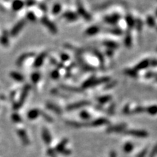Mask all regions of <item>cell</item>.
<instances>
[{
    "label": "cell",
    "mask_w": 157,
    "mask_h": 157,
    "mask_svg": "<svg viewBox=\"0 0 157 157\" xmlns=\"http://www.w3.org/2000/svg\"><path fill=\"white\" fill-rule=\"evenodd\" d=\"M29 90H30V86L29 85L25 86L24 90H23V92H21V94L19 100H18L17 103L14 105L15 109H18L22 106L23 103H24L25 100H26V98L28 96V94H29Z\"/></svg>",
    "instance_id": "1"
},
{
    "label": "cell",
    "mask_w": 157,
    "mask_h": 157,
    "mask_svg": "<svg viewBox=\"0 0 157 157\" xmlns=\"http://www.w3.org/2000/svg\"><path fill=\"white\" fill-rule=\"evenodd\" d=\"M123 133L126 135H132V136L137 137V138H145L148 136V133L144 130H125Z\"/></svg>",
    "instance_id": "2"
},
{
    "label": "cell",
    "mask_w": 157,
    "mask_h": 157,
    "mask_svg": "<svg viewBox=\"0 0 157 157\" xmlns=\"http://www.w3.org/2000/svg\"><path fill=\"white\" fill-rule=\"evenodd\" d=\"M42 23L43 24V25H44V26H46V27L48 28L49 30L52 33L55 34V33L57 32V27H56L55 25L52 22H51V21H49L47 18H46V17L42 18Z\"/></svg>",
    "instance_id": "3"
},
{
    "label": "cell",
    "mask_w": 157,
    "mask_h": 157,
    "mask_svg": "<svg viewBox=\"0 0 157 157\" xmlns=\"http://www.w3.org/2000/svg\"><path fill=\"white\" fill-rule=\"evenodd\" d=\"M25 24H26V21H24V20L19 21V22L16 25H15L14 27L13 28L12 31H11L10 32V35L12 36H15L17 35L18 33L22 30L23 28L24 27Z\"/></svg>",
    "instance_id": "4"
},
{
    "label": "cell",
    "mask_w": 157,
    "mask_h": 157,
    "mask_svg": "<svg viewBox=\"0 0 157 157\" xmlns=\"http://www.w3.org/2000/svg\"><path fill=\"white\" fill-rule=\"evenodd\" d=\"M90 104V102L87 101V100H82V101H79L77 103H74L71 104V105H68L67 106V110L69 111H72L74 109H77L79 108H82V107L86 106V105H88Z\"/></svg>",
    "instance_id": "5"
},
{
    "label": "cell",
    "mask_w": 157,
    "mask_h": 157,
    "mask_svg": "<svg viewBox=\"0 0 157 157\" xmlns=\"http://www.w3.org/2000/svg\"><path fill=\"white\" fill-rule=\"evenodd\" d=\"M125 128H126V125L122 124V125H115V126L109 127L107 130V132L108 133H124Z\"/></svg>",
    "instance_id": "6"
},
{
    "label": "cell",
    "mask_w": 157,
    "mask_h": 157,
    "mask_svg": "<svg viewBox=\"0 0 157 157\" xmlns=\"http://www.w3.org/2000/svg\"><path fill=\"white\" fill-rule=\"evenodd\" d=\"M77 4H78V6H77V9H78V12L79 14L85 18V20H87V21H90L91 20L90 15L85 10L83 5L81 4L80 2H77Z\"/></svg>",
    "instance_id": "7"
},
{
    "label": "cell",
    "mask_w": 157,
    "mask_h": 157,
    "mask_svg": "<svg viewBox=\"0 0 157 157\" xmlns=\"http://www.w3.org/2000/svg\"><path fill=\"white\" fill-rule=\"evenodd\" d=\"M120 19V15L119 14H113L111 15L105 16L104 18V21L109 24H116Z\"/></svg>",
    "instance_id": "8"
},
{
    "label": "cell",
    "mask_w": 157,
    "mask_h": 157,
    "mask_svg": "<svg viewBox=\"0 0 157 157\" xmlns=\"http://www.w3.org/2000/svg\"><path fill=\"white\" fill-rule=\"evenodd\" d=\"M46 56H47V53H46V52H42V53H41L39 55H38L35 59V61H34V67L39 68L42 66Z\"/></svg>",
    "instance_id": "9"
},
{
    "label": "cell",
    "mask_w": 157,
    "mask_h": 157,
    "mask_svg": "<svg viewBox=\"0 0 157 157\" xmlns=\"http://www.w3.org/2000/svg\"><path fill=\"white\" fill-rule=\"evenodd\" d=\"M106 124H108V121L106 119L100 118V119H95V121L92 122L91 123L89 124V125H91V126H94V127H97V126H101V125H106Z\"/></svg>",
    "instance_id": "10"
},
{
    "label": "cell",
    "mask_w": 157,
    "mask_h": 157,
    "mask_svg": "<svg viewBox=\"0 0 157 157\" xmlns=\"http://www.w3.org/2000/svg\"><path fill=\"white\" fill-rule=\"evenodd\" d=\"M39 115H41V111H39V109H32L30 111H29L27 116L29 119L34 120L37 118Z\"/></svg>",
    "instance_id": "11"
},
{
    "label": "cell",
    "mask_w": 157,
    "mask_h": 157,
    "mask_svg": "<svg viewBox=\"0 0 157 157\" xmlns=\"http://www.w3.org/2000/svg\"><path fill=\"white\" fill-rule=\"evenodd\" d=\"M63 16L64 18H66V19L68 20L69 21H76V20H77V18H78V16H77V15L76 14V13L71 12V11H67V12H66Z\"/></svg>",
    "instance_id": "12"
},
{
    "label": "cell",
    "mask_w": 157,
    "mask_h": 157,
    "mask_svg": "<svg viewBox=\"0 0 157 157\" xmlns=\"http://www.w3.org/2000/svg\"><path fill=\"white\" fill-rule=\"evenodd\" d=\"M149 65H150V60H144L141 61L139 64H138V65L135 67V69H135V70L138 72V71L142 70V69H145V68L148 67Z\"/></svg>",
    "instance_id": "13"
},
{
    "label": "cell",
    "mask_w": 157,
    "mask_h": 157,
    "mask_svg": "<svg viewBox=\"0 0 157 157\" xmlns=\"http://www.w3.org/2000/svg\"><path fill=\"white\" fill-rule=\"evenodd\" d=\"M18 135H19V137L21 138V139L22 140V141L24 142V143H26V144H28L29 140V138H28L27 134H26V131L24 130H18Z\"/></svg>",
    "instance_id": "14"
},
{
    "label": "cell",
    "mask_w": 157,
    "mask_h": 157,
    "mask_svg": "<svg viewBox=\"0 0 157 157\" xmlns=\"http://www.w3.org/2000/svg\"><path fill=\"white\" fill-rule=\"evenodd\" d=\"M42 138L46 143H49L51 142V135L50 133L47 129H43L42 130Z\"/></svg>",
    "instance_id": "15"
},
{
    "label": "cell",
    "mask_w": 157,
    "mask_h": 157,
    "mask_svg": "<svg viewBox=\"0 0 157 157\" xmlns=\"http://www.w3.org/2000/svg\"><path fill=\"white\" fill-rule=\"evenodd\" d=\"M33 56H34V53H26V54H24L22 55L21 56V57L18 58V60H17V65L18 66H21V64L24 63V61H25L26 60H27L29 57H33Z\"/></svg>",
    "instance_id": "16"
},
{
    "label": "cell",
    "mask_w": 157,
    "mask_h": 157,
    "mask_svg": "<svg viewBox=\"0 0 157 157\" xmlns=\"http://www.w3.org/2000/svg\"><path fill=\"white\" fill-rule=\"evenodd\" d=\"M110 81V79L108 77H103V78L100 79H95L92 82V86L91 87H94V86H96L98 85H100V84L105 83V82H108Z\"/></svg>",
    "instance_id": "17"
},
{
    "label": "cell",
    "mask_w": 157,
    "mask_h": 157,
    "mask_svg": "<svg viewBox=\"0 0 157 157\" xmlns=\"http://www.w3.org/2000/svg\"><path fill=\"white\" fill-rule=\"evenodd\" d=\"M99 31H100V28H99L98 26H92L86 31V34L89 36H92L94 35V34H97Z\"/></svg>",
    "instance_id": "18"
},
{
    "label": "cell",
    "mask_w": 157,
    "mask_h": 157,
    "mask_svg": "<svg viewBox=\"0 0 157 157\" xmlns=\"http://www.w3.org/2000/svg\"><path fill=\"white\" fill-rule=\"evenodd\" d=\"M10 77H12L14 80L18 81V82H22V81L24 80V77H23L21 74H19V73L15 72V71L11 72Z\"/></svg>",
    "instance_id": "19"
},
{
    "label": "cell",
    "mask_w": 157,
    "mask_h": 157,
    "mask_svg": "<svg viewBox=\"0 0 157 157\" xmlns=\"http://www.w3.org/2000/svg\"><path fill=\"white\" fill-rule=\"evenodd\" d=\"M24 6V3L21 1H15L13 3V10L14 11H18L22 9L23 7Z\"/></svg>",
    "instance_id": "20"
},
{
    "label": "cell",
    "mask_w": 157,
    "mask_h": 157,
    "mask_svg": "<svg viewBox=\"0 0 157 157\" xmlns=\"http://www.w3.org/2000/svg\"><path fill=\"white\" fill-rule=\"evenodd\" d=\"M67 143H68L67 139L63 140L62 141H61L60 143H59L58 145L57 146V148H56V150H57V151L58 152H60V153H61V152H62L64 149H65V146H66V145Z\"/></svg>",
    "instance_id": "21"
},
{
    "label": "cell",
    "mask_w": 157,
    "mask_h": 157,
    "mask_svg": "<svg viewBox=\"0 0 157 157\" xmlns=\"http://www.w3.org/2000/svg\"><path fill=\"white\" fill-rule=\"evenodd\" d=\"M145 111L151 115H156L157 114V105H151L145 108Z\"/></svg>",
    "instance_id": "22"
},
{
    "label": "cell",
    "mask_w": 157,
    "mask_h": 157,
    "mask_svg": "<svg viewBox=\"0 0 157 157\" xmlns=\"http://www.w3.org/2000/svg\"><path fill=\"white\" fill-rule=\"evenodd\" d=\"M104 45L106 46V47H108V48L110 49H116V48H118V47H119L118 44H116V42H112V41H108V42H104Z\"/></svg>",
    "instance_id": "23"
},
{
    "label": "cell",
    "mask_w": 157,
    "mask_h": 157,
    "mask_svg": "<svg viewBox=\"0 0 157 157\" xmlns=\"http://www.w3.org/2000/svg\"><path fill=\"white\" fill-rule=\"evenodd\" d=\"M47 107L49 109H50V110H52L54 112H55L56 114H61V110L60 108H59V107L56 106L55 104H52V103H48L47 105Z\"/></svg>",
    "instance_id": "24"
},
{
    "label": "cell",
    "mask_w": 157,
    "mask_h": 157,
    "mask_svg": "<svg viewBox=\"0 0 157 157\" xmlns=\"http://www.w3.org/2000/svg\"><path fill=\"white\" fill-rule=\"evenodd\" d=\"M126 21H127V26H128L130 28V29H131V28H133L134 26V25L135 24V20H134V18L132 17L131 15H127Z\"/></svg>",
    "instance_id": "25"
},
{
    "label": "cell",
    "mask_w": 157,
    "mask_h": 157,
    "mask_svg": "<svg viewBox=\"0 0 157 157\" xmlns=\"http://www.w3.org/2000/svg\"><path fill=\"white\" fill-rule=\"evenodd\" d=\"M111 100V96H110V95H105V96L99 97V98L97 99V101L99 102V103L104 104L106 103L107 102H108L109 100Z\"/></svg>",
    "instance_id": "26"
},
{
    "label": "cell",
    "mask_w": 157,
    "mask_h": 157,
    "mask_svg": "<svg viewBox=\"0 0 157 157\" xmlns=\"http://www.w3.org/2000/svg\"><path fill=\"white\" fill-rule=\"evenodd\" d=\"M95 79V77H90V79H87V80L86 81V82H84L83 85H82V88L86 89V88H88V87H90L91 86H92V82H93V80Z\"/></svg>",
    "instance_id": "27"
},
{
    "label": "cell",
    "mask_w": 157,
    "mask_h": 157,
    "mask_svg": "<svg viewBox=\"0 0 157 157\" xmlns=\"http://www.w3.org/2000/svg\"><path fill=\"white\" fill-rule=\"evenodd\" d=\"M125 73L128 76H130L132 77H135V78H136L138 77V72L135 69H126L125 71Z\"/></svg>",
    "instance_id": "28"
},
{
    "label": "cell",
    "mask_w": 157,
    "mask_h": 157,
    "mask_svg": "<svg viewBox=\"0 0 157 157\" xmlns=\"http://www.w3.org/2000/svg\"><path fill=\"white\" fill-rule=\"evenodd\" d=\"M125 45H126L127 47H131V45H132V37H131V35H130V32L129 33L127 32L126 37H125Z\"/></svg>",
    "instance_id": "29"
},
{
    "label": "cell",
    "mask_w": 157,
    "mask_h": 157,
    "mask_svg": "<svg viewBox=\"0 0 157 157\" xmlns=\"http://www.w3.org/2000/svg\"><path fill=\"white\" fill-rule=\"evenodd\" d=\"M60 10H61L60 4H59V3H57V4H55V5L53 6V7H52V13H53L54 15H57L60 12Z\"/></svg>",
    "instance_id": "30"
},
{
    "label": "cell",
    "mask_w": 157,
    "mask_h": 157,
    "mask_svg": "<svg viewBox=\"0 0 157 157\" xmlns=\"http://www.w3.org/2000/svg\"><path fill=\"white\" fill-rule=\"evenodd\" d=\"M40 79V74L38 72H34V74L31 75V80L34 84H36Z\"/></svg>",
    "instance_id": "31"
},
{
    "label": "cell",
    "mask_w": 157,
    "mask_h": 157,
    "mask_svg": "<svg viewBox=\"0 0 157 157\" xmlns=\"http://www.w3.org/2000/svg\"><path fill=\"white\" fill-rule=\"evenodd\" d=\"M1 43L4 46L8 45V43H9V42H8V35H7V33H5V32L3 34L2 36H1Z\"/></svg>",
    "instance_id": "32"
},
{
    "label": "cell",
    "mask_w": 157,
    "mask_h": 157,
    "mask_svg": "<svg viewBox=\"0 0 157 157\" xmlns=\"http://www.w3.org/2000/svg\"><path fill=\"white\" fill-rule=\"evenodd\" d=\"M133 145L131 143H127L125 146H124V150H125V151L126 153H130V152L133 151Z\"/></svg>",
    "instance_id": "33"
},
{
    "label": "cell",
    "mask_w": 157,
    "mask_h": 157,
    "mask_svg": "<svg viewBox=\"0 0 157 157\" xmlns=\"http://www.w3.org/2000/svg\"><path fill=\"white\" fill-rule=\"evenodd\" d=\"M93 52H94V54H95V55L97 56V57L99 59V60L101 62V63L103 64V62H104V58H103V55L100 53L99 51H97V49H93Z\"/></svg>",
    "instance_id": "34"
},
{
    "label": "cell",
    "mask_w": 157,
    "mask_h": 157,
    "mask_svg": "<svg viewBox=\"0 0 157 157\" xmlns=\"http://www.w3.org/2000/svg\"><path fill=\"white\" fill-rule=\"evenodd\" d=\"M62 88L64 89V90H68V91H71V92H79L81 91L80 89H77L76 87H70V86H66V85H63Z\"/></svg>",
    "instance_id": "35"
},
{
    "label": "cell",
    "mask_w": 157,
    "mask_h": 157,
    "mask_svg": "<svg viewBox=\"0 0 157 157\" xmlns=\"http://www.w3.org/2000/svg\"><path fill=\"white\" fill-rule=\"evenodd\" d=\"M147 24H148L150 27H153L155 26V24H155L154 18L152 17V16H148L147 18Z\"/></svg>",
    "instance_id": "36"
},
{
    "label": "cell",
    "mask_w": 157,
    "mask_h": 157,
    "mask_svg": "<svg viewBox=\"0 0 157 157\" xmlns=\"http://www.w3.org/2000/svg\"><path fill=\"white\" fill-rule=\"evenodd\" d=\"M145 111V108H143L142 106H138L137 108H135L133 111H132V113L133 114H139L143 113V112Z\"/></svg>",
    "instance_id": "37"
},
{
    "label": "cell",
    "mask_w": 157,
    "mask_h": 157,
    "mask_svg": "<svg viewBox=\"0 0 157 157\" xmlns=\"http://www.w3.org/2000/svg\"><path fill=\"white\" fill-rule=\"evenodd\" d=\"M108 32L111 33V34H115V35H121L122 34V31L119 29H112L110 30H108Z\"/></svg>",
    "instance_id": "38"
},
{
    "label": "cell",
    "mask_w": 157,
    "mask_h": 157,
    "mask_svg": "<svg viewBox=\"0 0 157 157\" xmlns=\"http://www.w3.org/2000/svg\"><path fill=\"white\" fill-rule=\"evenodd\" d=\"M26 17H27L28 19H29V21H35L36 18L35 14H34V13H32V12L28 13L27 15H26Z\"/></svg>",
    "instance_id": "39"
},
{
    "label": "cell",
    "mask_w": 157,
    "mask_h": 157,
    "mask_svg": "<svg viewBox=\"0 0 157 157\" xmlns=\"http://www.w3.org/2000/svg\"><path fill=\"white\" fill-rule=\"evenodd\" d=\"M12 119H13V121L14 122H15V123L21 122V121H22L21 116H20V115L18 114H14L12 116Z\"/></svg>",
    "instance_id": "40"
},
{
    "label": "cell",
    "mask_w": 157,
    "mask_h": 157,
    "mask_svg": "<svg viewBox=\"0 0 157 157\" xmlns=\"http://www.w3.org/2000/svg\"><path fill=\"white\" fill-rule=\"evenodd\" d=\"M50 76L53 79H57L60 77V74H59V71L57 70H54L51 72Z\"/></svg>",
    "instance_id": "41"
},
{
    "label": "cell",
    "mask_w": 157,
    "mask_h": 157,
    "mask_svg": "<svg viewBox=\"0 0 157 157\" xmlns=\"http://www.w3.org/2000/svg\"><path fill=\"white\" fill-rule=\"evenodd\" d=\"M80 116H81V118L83 119H89L90 118V114H89L87 111H85L81 112Z\"/></svg>",
    "instance_id": "42"
},
{
    "label": "cell",
    "mask_w": 157,
    "mask_h": 157,
    "mask_svg": "<svg viewBox=\"0 0 157 157\" xmlns=\"http://www.w3.org/2000/svg\"><path fill=\"white\" fill-rule=\"evenodd\" d=\"M135 25H136V28L138 29V31H140L142 29V26H143V23H142L141 20L138 19L136 21V23H135Z\"/></svg>",
    "instance_id": "43"
},
{
    "label": "cell",
    "mask_w": 157,
    "mask_h": 157,
    "mask_svg": "<svg viewBox=\"0 0 157 157\" xmlns=\"http://www.w3.org/2000/svg\"><path fill=\"white\" fill-rule=\"evenodd\" d=\"M41 115H42L43 118H44L45 120H47V121L52 122V119L51 118V117L49 116L48 114H45V113H44V112L41 111Z\"/></svg>",
    "instance_id": "44"
},
{
    "label": "cell",
    "mask_w": 157,
    "mask_h": 157,
    "mask_svg": "<svg viewBox=\"0 0 157 157\" xmlns=\"http://www.w3.org/2000/svg\"><path fill=\"white\" fill-rule=\"evenodd\" d=\"M60 58H61V60L65 62V61H67L69 60V55H67L66 53H63V54H61Z\"/></svg>",
    "instance_id": "45"
},
{
    "label": "cell",
    "mask_w": 157,
    "mask_h": 157,
    "mask_svg": "<svg viewBox=\"0 0 157 157\" xmlns=\"http://www.w3.org/2000/svg\"><path fill=\"white\" fill-rule=\"evenodd\" d=\"M116 83L117 82H116V81H114V82H109L108 85L106 86V87H105V90H107V89L112 88V87H114V86L116 85Z\"/></svg>",
    "instance_id": "46"
},
{
    "label": "cell",
    "mask_w": 157,
    "mask_h": 157,
    "mask_svg": "<svg viewBox=\"0 0 157 157\" xmlns=\"http://www.w3.org/2000/svg\"><path fill=\"white\" fill-rule=\"evenodd\" d=\"M156 153H157V144L154 146V148H153V151H151V154H150L149 157H154L155 155L156 154Z\"/></svg>",
    "instance_id": "47"
},
{
    "label": "cell",
    "mask_w": 157,
    "mask_h": 157,
    "mask_svg": "<svg viewBox=\"0 0 157 157\" xmlns=\"http://www.w3.org/2000/svg\"><path fill=\"white\" fill-rule=\"evenodd\" d=\"M147 151H148V150H147V148H145V149L143 150V151L140 152L139 154L138 155V156L137 157H145V155H146V153H147Z\"/></svg>",
    "instance_id": "48"
},
{
    "label": "cell",
    "mask_w": 157,
    "mask_h": 157,
    "mask_svg": "<svg viewBox=\"0 0 157 157\" xmlns=\"http://www.w3.org/2000/svg\"><path fill=\"white\" fill-rule=\"evenodd\" d=\"M114 109H115V104L114 103H113L111 105L110 107H109V108H108V112L110 114H113L114 113Z\"/></svg>",
    "instance_id": "49"
},
{
    "label": "cell",
    "mask_w": 157,
    "mask_h": 157,
    "mask_svg": "<svg viewBox=\"0 0 157 157\" xmlns=\"http://www.w3.org/2000/svg\"><path fill=\"white\" fill-rule=\"evenodd\" d=\"M123 113L125 114H127L130 113V107H129L128 105L125 107V108H124L123 110Z\"/></svg>",
    "instance_id": "50"
},
{
    "label": "cell",
    "mask_w": 157,
    "mask_h": 157,
    "mask_svg": "<svg viewBox=\"0 0 157 157\" xmlns=\"http://www.w3.org/2000/svg\"><path fill=\"white\" fill-rule=\"evenodd\" d=\"M150 63H151V65L153 66H157V60H152Z\"/></svg>",
    "instance_id": "51"
},
{
    "label": "cell",
    "mask_w": 157,
    "mask_h": 157,
    "mask_svg": "<svg viewBox=\"0 0 157 157\" xmlns=\"http://www.w3.org/2000/svg\"><path fill=\"white\" fill-rule=\"evenodd\" d=\"M110 157H116V153L115 151H112L110 152V154H109Z\"/></svg>",
    "instance_id": "52"
},
{
    "label": "cell",
    "mask_w": 157,
    "mask_h": 157,
    "mask_svg": "<svg viewBox=\"0 0 157 157\" xmlns=\"http://www.w3.org/2000/svg\"><path fill=\"white\" fill-rule=\"evenodd\" d=\"M40 8H41V10H47V7L43 4H42L40 5Z\"/></svg>",
    "instance_id": "53"
},
{
    "label": "cell",
    "mask_w": 157,
    "mask_h": 157,
    "mask_svg": "<svg viewBox=\"0 0 157 157\" xmlns=\"http://www.w3.org/2000/svg\"><path fill=\"white\" fill-rule=\"evenodd\" d=\"M35 4L34 1H28V2H26V4H27L28 7H31V4Z\"/></svg>",
    "instance_id": "54"
},
{
    "label": "cell",
    "mask_w": 157,
    "mask_h": 157,
    "mask_svg": "<svg viewBox=\"0 0 157 157\" xmlns=\"http://www.w3.org/2000/svg\"><path fill=\"white\" fill-rule=\"evenodd\" d=\"M107 55H108V56H111L113 55V52H112V49H108V50H107Z\"/></svg>",
    "instance_id": "55"
},
{
    "label": "cell",
    "mask_w": 157,
    "mask_h": 157,
    "mask_svg": "<svg viewBox=\"0 0 157 157\" xmlns=\"http://www.w3.org/2000/svg\"><path fill=\"white\" fill-rule=\"evenodd\" d=\"M156 16H157V10H156Z\"/></svg>",
    "instance_id": "56"
},
{
    "label": "cell",
    "mask_w": 157,
    "mask_h": 157,
    "mask_svg": "<svg viewBox=\"0 0 157 157\" xmlns=\"http://www.w3.org/2000/svg\"><path fill=\"white\" fill-rule=\"evenodd\" d=\"M156 30H157V29H156Z\"/></svg>",
    "instance_id": "57"
}]
</instances>
